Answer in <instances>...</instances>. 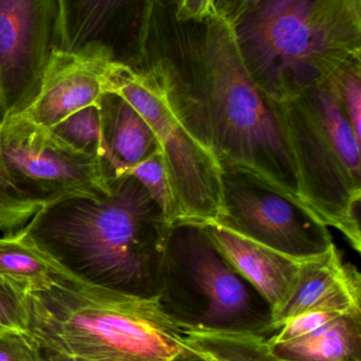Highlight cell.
Returning <instances> with one entry per match:
<instances>
[{
  "mask_svg": "<svg viewBox=\"0 0 361 361\" xmlns=\"http://www.w3.org/2000/svg\"><path fill=\"white\" fill-rule=\"evenodd\" d=\"M203 23L201 46L187 63L150 57L172 110L224 173L264 185L312 212L301 197L281 105L248 73L226 17L218 14Z\"/></svg>",
  "mask_w": 361,
  "mask_h": 361,
  "instance_id": "6da1fadb",
  "label": "cell"
},
{
  "mask_svg": "<svg viewBox=\"0 0 361 361\" xmlns=\"http://www.w3.org/2000/svg\"><path fill=\"white\" fill-rule=\"evenodd\" d=\"M172 227L141 183L123 176L112 180L103 200L76 197L40 208L23 229L74 275L148 296L162 278Z\"/></svg>",
  "mask_w": 361,
  "mask_h": 361,
  "instance_id": "7a4b0ae2",
  "label": "cell"
},
{
  "mask_svg": "<svg viewBox=\"0 0 361 361\" xmlns=\"http://www.w3.org/2000/svg\"><path fill=\"white\" fill-rule=\"evenodd\" d=\"M29 330L44 361H175L188 353L184 322L162 295H138L70 273L27 297Z\"/></svg>",
  "mask_w": 361,
  "mask_h": 361,
  "instance_id": "3957f363",
  "label": "cell"
},
{
  "mask_svg": "<svg viewBox=\"0 0 361 361\" xmlns=\"http://www.w3.org/2000/svg\"><path fill=\"white\" fill-rule=\"evenodd\" d=\"M224 17L248 73L279 105L361 61V0H239Z\"/></svg>",
  "mask_w": 361,
  "mask_h": 361,
  "instance_id": "277c9868",
  "label": "cell"
},
{
  "mask_svg": "<svg viewBox=\"0 0 361 361\" xmlns=\"http://www.w3.org/2000/svg\"><path fill=\"white\" fill-rule=\"evenodd\" d=\"M282 118L303 203L360 252V145L333 78L288 103Z\"/></svg>",
  "mask_w": 361,
  "mask_h": 361,
  "instance_id": "5b68a950",
  "label": "cell"
},
{
  "mask_svg": "<svg viewBox=\"0 0 361 361\" xmlns=\"http://www.w3.org/2000/svg\"><path fill=\"white\" fill-rule=\"evenodd\" d=\"M105 91L129 102L152 128L175 201V225L222 222L226 216L224 171L174 114L156 61L131 67L112 61Z\"/></svg>",
  "mask_w": 361,
  "mask_h": 361,
  "instance_id": "8992f818",
  "label": "cell"
},
{
  "mask_svg": "<svg viewBox=\"0 0 361 361\" xmlns=\"http://www.w3.org/2000/svg\"><path fill=\"white\" fill-rule=\"evenodd\" d=\"M0 145L11 184L40 208L76 197L99 201L112 193L103 160L72 147L50 127L8 118L0 124Z\"/></svg>",
  "mask_w": 361,
  "mask_h": 361,
  "instance_id": "52a82bcc",
  "label": "cell"
},
{
  "mask_svg": "<svg viewBox=\"0 0 361 361\" xmlns=\"http://www.w3.org/2000/svg\"><path fill=\"white\" fill-rule=\"evenodd\" d=\"M57 0H0V121L37 97L57 48Z\"/></svg>",
  "mask_w": 361,
  "mask_h": 361,
  "instance_id": "ba28073f",
  "label": "cell"
},
{
  "mask_svg": "<svg viewBox=\"0 0 361 361\" xmlns=\"http://www.w3.org/2000/svg\"><path fill=\"white\" fill-rule=\"evenodd\" d=\"M226 216L239 233L297 258L326 252L333 244L329 226L285 195L243 176L224 173Z\"/></svg>",
  "mask_w": 361,
  "mask_h": 361,
  "instance_id": "9c48e42d",
  "label": "cell"
},
{
  "mask_svg": "<svg viewBox=\"0 0 361 361\" xmlns=\"http://www.w3.org/2000/svg\"><path fill=\"white\" fill-rule=\"evenodd\" d=\"M57 48L102 51L124 63L127 38L135 35L137 46L148 42L153 0H57Z\"/></svg>",
  "mask_w": 361,
  "mask_h": 361,
  "instance_id": "30bf717a",
  "label": "cell"
},
{
  "mask_svg": "<svg viewBox=\"0 0 361 361\" xmlns=\"http://www.w3.org/2000/svg\"><path fill=\"white\" fill-rule=\"evenodd\" d=\"M165 262L187 274L205 297L201 324L220 326L241 317L249 307L244 279L220 256L199 225L172 227Z\"/></svg>",
  "mask_w": 361,
  "mask_h": 361,
  "instance_id": "8fae6325",
  "label": "cell"
},
{
  "mask_svg": "<svg viewBox=\"0 0 361 361\" xmlns=\"http://www.w3.org/2000/svg\"><path fill=\"white\" fill-rule=\"evenodd\" d=\"M112 61L102 51L53 49L37 97L17 116L52 127L83 108L99 105Z\"/></svg>",
  "mask_w": 361,
  "mask_h": 361,
  "instance_id": "7c38bea8",
  "label": "cell"
},
{
  "mask_svg": "<svg viewBox=\"0 0 361 361\" xmlns=\"http://www.w3.org/2000/svg\"><path fill=\"white\" fill-rule=\"evenodd\" d=\"M201 227L220 256L266 300L273 319L292 299L304 258L275 250L223 222Z\"/></svg>",
  "mask_w": 361,
  "mask_h": 361,
  "instance_id": "4fadbf2b",
  "label": "cell"
},
{
  "mask_svg": "<svg viewBox=\"0 0 361 361\" xmlns=\"http://www.w3.org/2000/svg\"><path fill=\"white\" fill-rule=\"evenodd\" d=\"M311 312L361 314L360 271L343 260L334 243L326 252L303 259L296 290L271 319V326L278 330L288 320Z\"/></svg>",
  "mask_w": 361,
  "mask_h": 361,
  "instance_id": "5bb4252c",
  "label": "cell"
},
{
  "mask_svg": "<svg viewBox=\"0 0 361 361\" xmlns=\"http://www.w3.org/2000/svg\"><path fill=\"white\" fill-rule=\"evenodd\" d=\"M105 164L110 180L156 154L158 141L139 112L120 95L104 93L99 103Z\"/></svg>",
  "mask_w": 361,
  "mask_h": 361,
  "instance_id": "9a60e30c",
  "label": "cell"
},
{
  "mask_svg": "<svg viewBox=\"0 0 361 361\" xmlns=\"http://www.w3.org/2000/svg\"><path fill=\"white\" fill-rule=\"evenodd\" d=\"M70 273L37 247L25 229L0 238V280L23 296L45 292Z\"/></svg>",
  "mask_w": 361,
  "mask_h": 361,
  "instance_id": "2e32d148",
  "label": "cell"
},
{
  "mask_svg": "<svg viewBox=\"0 0 361 361\" xmlns=\"http://www.w3.org/2000/svg\"><path fill=\"white\" fill-rule=\"evenodd\" d=\"M269 347L281 361H361V314L341 316L309 334Z\"/></svg>",
  "mask_w": 361,
  "mask_h": 361,
  "instance_id": "e0dca14e",
  "label": "cell"
},
{
  "mask_svg": "<svg viewBox=\"0 0 361 361\" xmlns=\"http://www.w3.org/2000/svg\"><path fill=\"white\" fill-rule=\"evenodd\" d=\"M184 334L188 351L205 361H281L252 331L184 322Z\"/></svg>",
  "mask_w": 361,
  "mask_h": 361,
  "instance_id": "ac0fdd59",
  "label": "cell"
},
{
  "mask_svg": "<svg viewBox=\"0 0 361 361\" xmlns=\"http://www.w3.org/2000/svg\"><path fill=\"white\" fill-rule=\"evenodd\" d=\"M50 128L57 137L76 149L95 154L103 162L105 160V146L102 137L99 106L83 108Z\"/></svg>",
  "mask_w": 361,
  "mask_h": 361,
  "instance_id": "d6986e66",
  "label": "cell"
},
{
  "mask_svg": "<svg viewBox=\"0 0 361 361\" xmlns=\"http://www.w3.org/2000/svg\"><path fill=\"white\" fill-rule=\"evenodd\" d=\"M124 176L136 178L148 191L155 203L160 207L167 223L174 226L177 222L175 201L170 186L169 178L163 164L161 150L148 157L125 171Z\"/></svg>",
  "mask_w": 361,
  "mask_h": 361,
  "instance_id": "ffe728a7",
  "label": "cell"
},
{
  "mask_svg": "<svg viewBox=\"0 0 361 361\" xmlns=\"http://www.w3.org/2000/svg\"><path fill=\"white\" fill-rule=\"evenodd\" d=\"M40 209V206L25 200L11 184L0 145V233L4 235L18 233Z\"/></svg>",
  "mask_w": 361,
  "mask_h": 361,
  "instance_id": "44dd1931",
  "label": "cell"
},
{
  "mask_svg": "<svg viewBox=\"0 0 361 361\" xmlns=\"http://www.w3.org/2000/svg\"><path fill=\"white\" fill-rule=\"evenodd\" d=\"M341 107L361 141V61L350 63L333 76Z\"/></svg>",
  "mask_w": 361,
  "mask_h": 361,
  "instance_id": "7402d4cb",
  "label": "cell"
},
{
  "mask_svg": "<svg viewBox=\"0 0 361 361\" xmlns=\"http://www.w3.org/2000/svg\"><path fill=\"white\" fill-rule=\"evenodd\" d=\"M27 297L0 280V333H28Z\"/></svg>",
  "mask_w": 361,
  "mask_h": 361,
  "instance_id": "603a6c76",
  "label": "cell"
},
{
  "mask_svg": "<svg viewBox=\"0 0 361 361\" xmlns=\"http://www.w3.org/2000/svg\"><path fill=\"white\" fill-rule=\"evenodd\" d=\"M341 316L345 315L334 313V312H311V313L302 314L284 322L281 328L278 329L279 332L267 341L269 345L286 343V341L309 334Z\"/></svg>",
  "mask_w": 361,
  "mask_h": 361,
  "instance_id": "cb8c5ba5",
  "label": "cell"
},
{
  "mask_svg": "<svg viewBox=\"0 0 361 361\" xmlns=\"http://www.w3.org/2000/svg\"><path fill=\"white\" fill-rule=\"evenodd\" d=\"M0 361H44L29 333H0Z\"/></svg>",
  "mask_w": 361,
  "mask_h": 361,
  "instance_id": "d4e9b609",
  "label": "cell"
},
{
  "mask_svg": "<svg viewBox=\"0 0 361 361\" xmlns=\"http://www.w3.org/2000/svg\"><path fill=\"white\" fill-rule=\"evenodd\" d=\"M176 17L182 23H203L218 15V0H174Z\"/></svg>",
  "mask_w": 361,
  "mask_h": 361,
  "instance_id": "484cf974",
  "label": "cell"
},
{
  "mask_svg": "<svg viewBox=\"0 0 361 361\" xmlns=\"http://www.w3.org/2000/svg\"><path fill=\"white\" fill-rule=\"evenodd\" d=\"M237 1L239 0H218V4H216L218 14L223 15V16L228 14Z\"/></svg>",
  "mask_w": 361,
  "mask_h": 361,
  "instance_id": "4316f807",
  "label": "cell"
},
{
  "mask_svg": "<svg viewBox=\"0 0 361 361\" xmlns=\"http://www.w3.org/2000/svg\"><path fill=\"white\" fill-rule=\"evenodd\" d=\"M175 361H205L203 360H201V358L197 357V356H195L194 354L190 353V352H188V353L184 354V355H182V357L178 358L177 360Z\"/></svg>",
  "mask_w": 361,
  "mask_h": 361,
  "instance_id": "83f0119b",
  "label": "cell"
}]
</instances>
